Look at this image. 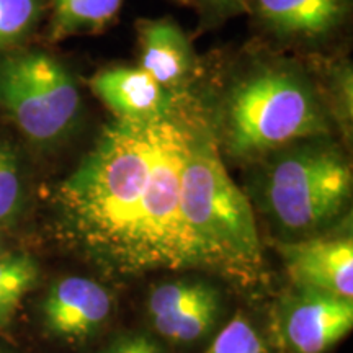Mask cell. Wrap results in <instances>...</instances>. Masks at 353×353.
Listing matches in <instances>:
<instances>
[{
  "mask_svg": "<svg viewBox=\"0 0 353 353\" xmlns=\"http://www.w3.org/2000/svg\"><path fill=\"white\" fill-rule=\"evenodd\" d=\"M43 15V0H0V54L23 46Z\"/></svg>",
  "mask_w": 353,
  "mask_h": 353,
  "instance_id": "obj_16",
  "label": "cell"
},
{
  "mask_svg": "<svg viewBox=\"0 0 353 353\" xmlns=\"http://www.w3.org/2000/svg\"><path fill=\"white\" fill-rule=\"evenodd\" d=\"M30 205V185L17 145L0 134V229L12 232Z\"/></svg>",
  "mask_w": 353,
  "mask_h": 353,
  "instance_id": "obj_14",
  "label": "cell"
},
{
  "mask_svg": "<svg viewBox=\"0 0 353 353\" xmlns=\"http://www.w3.org/2000/svg\"><path fill=\"white\" fill-rule=\"evenodd\" d=\"M203 353H276L249 317L237 312Z\"/></svg>",
  "mask_w": 353,
  "mask_h": 353,
  "instance_id": "obj_17",
  "label": "cell"
},
{
  "mask_svg": "<svg viewBox=\"0 0 353 353\" xmlns=\"http://www.w3.org/2000/svg\"><path fill=\"white\" fill-rule=\"evenodd\" d=\"M8 234H10V232L2 231V229H0V254L7 252V250H8V245H7V237H8Z\"/></svg>",
  "mask_w": 353,
  "mask_h": 353,
  "instance_id": "obj_20",
  "label": "cell"
},
{
  "mask_svg": "<svg viewBox=\"0 0 353 353\" xmlns=\"http://www.w3.org/2000/svg\"><path fill=\"white\" fill-rule=\"evenodd\" d=\"M0 112L33 149L54 151L81 120V88L56 56L20 46L0 54Z\"/></svg>",
  "mask_w": 353,
  "mask_h": 353,
  "instance_id": "obj_5",
  "label": "cell"
},
{
  "mask_svg": "<svg viewBox=\"0 0 353 353\" xmlns=\"http://www.w3.org/2000/svg\"><path fill=\"white\" fill-rule=\"evenodd\" d=\"M205 2L213 7L214 10L224 13L242 10L247 6V0H205Z\"/></svg>",
  "mask_w": 353,
  "mask_h": 353,
  "instance_id": "obj_19",
  "label": "cell"
},
{
  "mask_svg": "<svg viewBox=\"0 0 353 353\" xmlns=\"http://www.w3.org/2000/svg\"><path fill=\"white\" fill-rule=\"evenodd\" d=\"M141 65L162 87L176 90L195 69V52L187 34L172 20H143L138 23Z\"/></svg>",
  "mask_w": 353,
  "mask_h": 353,
  "instance_id": "obj_11",
  "label": "cell"
},
{
  "mask_svg": "<svg viewBox=\"0 0 353 353\" xmlns=\"http://www.w3.org/2000/svg\"><path fill=\"white\" fill-rule=\"evenodd\" d=\"M101 353H165L157 342L144 334H123Z\"/></svg>",
  "mask_w": 353,
  "mask_h": 353,
  "instance_id": "obj_18",
  "label": "cell"
},
{
  "mask_svg": "<svg viewBox=\"0 0 353 353\" xmlns=\"http://www.w3.org/2000/svg\"><path fill=\"white\" fill-rule=\"evenodd\" d=\"M221 314V293L201 280L162 281L145 299V316L152 330L175 347L193 345L208 337Z\"/></svg>",
  "mask_w": 353,
  "mask_h": 353,
  "instance_id": "obj_7",
  "label": "cell"
},
{
  "mask_svg": "<svg viewBox=\"0 0 353 353\" xmlns=\"http://www.w3.org/2000/svg\"><path fill=\"white\" fill-rule=\"evenodd\" d=\"M352 329L353 299L321 291L291 290L270 314V343L276 353H327Z\"/></svg>",
  "mask_w": 353,
  "mask_h": 353,
  "instance_id": "obj_6",
  "label": "cell"
},
{
  "mask_svg": "<svg viewBox=\"0 0 353 353\" xmlns=\"http://www.w3.org/2000/svg\"><path fill=\"white\" fill-rule=\"evenodd\" d=\"M182 208L213 273L252 285L262 270L254 206L232 182L210 126L198 117L182 175Z\"/></svg>",
  "mask_w": 353,
  "mask_h": 353,
  "instance_id": "obj_3",
  "label": "cell"
},
{
  "mask_svg": "<svg viewBox=\"0 0 353 353\" xmlns=\"http://www.w3.org/2000/svg\"><path fill=\"white\" fill-rule=\"evenodd\" d=\"M41 280L38 259L26 250L0 254V334L6 332L28 294Z\"/></svg>",
  "mask_w": 353,
  "mask_h": 353,
  "instance_id": "obj_13",
  "label": "cell"
},
{
  "mask_svg": "<svg viewBox=\"0 0 353 353\" xmlns=\"http://www.w3.org/2000/svg\"><path fill=\"white\" fill-rule=\"evenodd\" d=\"M254 205L280 242L322 236L347 213L353 176L329 141L301 139L260 159Z\"/></svg>",
  "mask_w": 353,
  "mask_h": 353,
  "instance_id": "obj_2",
  "label": "cell"
},
{
  "mask_svg": "<svg viewBox=\"0 0 353 353\" xmlns=\"http://www.w3.org/2000/svg\"><path fill=\"white\" fill-rule=\"evenodd\" d=\"M198 114L175 107L103 128L52 192L56 236L110 276L213 272L182 208V175Z\"/></svg>",
  "mask_w": 353,
  "mask_h": 353,
  "instance_id": "obj_1",
  "label": "cell"
},
{
  "mask_svg": "<svg viewBox=\"0 0 353 353\" xmlns=\"http://www.w3.org/2000/svg\"><path fill=\"white\" fill-rule=\"evenodd\" d=\"M285 272L294 288L353 299V239L342 236H314L278 242Z\"/></svg>",
  "mask_w": 353,
  "mask_h": 353,
  "instance_id": "obj_9",
  "label": "cell"
},
{
  "mask_svg": "<svg viewBox=\"0 0 353 353\" xmlns=\"http://www.w3.org/2000/svg\"><path fill=\"white\" fill-rule=\"evenodd\" d=\"M325 131L327 121L312 88L285 69H267L245 79L231 92L224 110V148L239 161H260Z\"/></svg>",
  "mask_w": 353,
  "mask_h": 353,
  "instance_id": "obj_4",
  "label": "cell"
},
{
  "mask_svg": "<svg viewBox=\"0 0 353 353\" xmlns=\"http://www.w3.org/2000/svg\"><path fill=\"white\" fill-rule=\"evenodd\" d=\"M121 3L123 0H51V39L103 28Z\"/></svg>",
  "mask_w": 353,
  "mask_h": 353,
  "instance_id": "obj_15",
  "label": "cell"
},
{
  "mask_svg": "<svg viewBox=\"0 0 353 353\" xmlns=\"http://www.w3.org/2000/svg\"><path fill=\"white\" fill-rule=\"evenodd\" d=\"M112 312L113 296L107 286L79 275L52 281L38 306L43 332L65 345H82L94 339Z\"/></svg>",
  "mask_w": 353,
  "mask_h": 353,
  "instance_id": "obj_8",
  "label": "cell"
},
{
  "mask_svg": "<svg viewBox=\"0 0 353 353\" xmlns=\"http://www.w3.org/2000/svg\"><path fill=\"white\" fill-rule=\"evenodd\" d=\"M92 92L120 120H152L170 113L175 94L141 68H113L90 79Z\"/></svg>",
  "mask_w": 353,
  "mask_h": 353,
  "instance_id": "obj_10",
  "label": "cell"
},
{
  "mask_svg": "<svg viewBox=\"0 0 353 353\" xmlns=\"http://www.w3.org/2000/svg\"><path fill=\"white\" fill-rule=\"evenodd\" d=\"M0 353H19V352H17V348H13L12 345H8V343L0 341Z\"/></svg>",
  "mask_w": 353,
  "mask_h": 353,
  "instance_id": "obj_21",
  "label": "cell"
},
{
  "mask_svg": "<svg viewBox=\"0 0 353 353\" xmlns=\"http://www.w3.org/2000/svg\"><path fill=\"white\" fill-rule=\"evenodd\" d=\"M259 15L281 34L321 37L341 23L347 0H254Z\"/></svg>",
  "mask_w": 353,
  "mask_h": 353,
  "instance_id": "obj_12",
  "label": "cell"
}]
</instances>
